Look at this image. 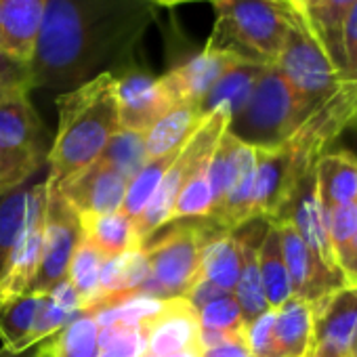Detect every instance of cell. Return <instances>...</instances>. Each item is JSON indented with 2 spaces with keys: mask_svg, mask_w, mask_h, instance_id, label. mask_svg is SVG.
Wrapping results in <instances>:
<instances>
[{
  "mask_svg": "<svg viewBox=\"0 0 357 357\" xmlns=\"http://www.w3.org/2000/svg\"><path fill=\"white\" fill-rule=\"evenodd\" d=\"M155 9L151 0H49L30 61L32 89L61 95L135 66Z\"/></svg>",
  "mask_w": 357,
  "mask_h": 357,
  "instance_id": "cell-1",
  "label": "cell"
},
{
  "mask_svg": "<svg viewBox=\"0 0 357 357\" xmlns=\"http://www.w3.org/2000/svg\"><path fill=\"white\" fill-rule=\"evenodd\" d=\"M355 122L357 84L344 82L342 89L317 107L280 147L255 149V217L273 221L298 183L315 170L317 160L328 153V147Z\"/></svg>",
  "mask_w": 357,
  "mask_h": 357,
  "instance_id": "cell-2",
  "label": "cell"
},
{
  "mask_svg": "<svg viewBox=\"0 0 357 357\" xmlns=\"http://www.w3.org/2000/svg\"><path fill=\"white\" fill-rule=\"evenodd\" d=\"M59 126L49 149L51 172L47 188L59 190L91 166L120 130L116 76L103 72L57 97Z\"/></svg>",
  "mask_w": 357,
  "mask_h": 357,
  "instance_id": "cell-3",
  "label": "cell"
},
{
  "mask_svg": "<svg viewBox=\"0 0 357 357\" xmlns=\"http://www.w3.org/2000/svg\"><path fill=\"white\" fill-rule=\"evenodd\" d=\"M215 26L204 49L273 66L298 9L292 0H213Z\"/></svg>",
  "mask_w": 357,
  "mask_h": 357,
  "instance_id": "cell-4",
  "label": "cell"
},
{
  "mask_svg": "<svg viewBox=\"0 0 357 357\" xmlns=\"http://www.w3.org/2000/svg\"><path fill=\"white\" fill-rule=\"evenodd\" d=\"M284 80L275 66H267L244 107L229 118L227 132L252 149H275L313 114Z\"/></svg>",
  "mask_w": 357,
  "mask_h": 357,
  "instance_id": "cell-5",
  "label": "cell"
},
{
  "mask_svg": "<svg viewBox=\"0 0 357 357\" xmlns=\"http://www.w3.org/2000/svg\"><path fill=\"white\" fill-rule=\"evenodd\" d=\"M217 229L208 219H196V223L174 225L162 238L143 244L149 278L137 296L158 301L185 296L200 278L204 244Z\"/></svg>",
  "mask_w": 357,
  "mask_h": 357,
  "instance_id": "cell-6",
  "label": "cell"
},
{
  "mask_svg": "<svg viewBox=\"0 0 357 357\" xmlns=\"http://www.w3.org/2000/svg\"><path fill=\"white\" fill-rule=\"evenodd\" d=\"M227 124H229V112L217 109V112L208 114L204 118V122L200 124V128L190 137V141L181 147V151L176 153V158L164 172L151 200L139 213V217L132 221L135 236H137L141 248H143V244L149 242V238L160 227H164L168 223V215H170L178 194H181L183 188L192 181L194 174L211 162L217 143L221 141V137L227 130Z\"/></svg>",
  "mask_w": 357,
  "mask_h": 357,
  "instance_id": "cell-7",
  "label": "cell"
},
{
  "mask_svg": "<svg viewBox=\"0 0 357 357\" xmlns=\"http://www.w3.org/2000/svg\"><path fill=\"white\" fill-rule=\"evenodd\" d=\"M273 66L311 109L321 107L344 84L319 40L313 36L301 9L292 20L288 36Z\"/></svg>",
  "mask_w": 357,
  "mask_h": 357,
  "instance_id": "cell-8",
  "label": "cell"
},
{
  "mask_svg": "<svg viewBox=\"0 0 357 357\" xmlns=\"http://www.w3.org/2000/svg\"><path fill=\"white\" fill-rule=\"evenodd\" d=\"M82 238L80 217L66 202L57 190L47 188V208H45V231H43V252L40 267L32 292L51 294L66 280L76 246Z\"/></svg>",
  "mask_w": 357,
  "mask_h": 357,
  "instance_id": "cell-9",
  "label": "cell"
},
{
  "mask_svg": "<svg viewBox=\"0 0 357 357\" xmlns=\"http://www.w3.org/2000/svg\"><path fill=\"white\" fill-rule=\"evenodd\" d=\"M114 76L120 128L124 130L145 135L162 116L178 105L164 78L141 70L137 63L114 72Z\"/></svg>",
  "mask_w": 357,
  "mask_h": 357,
  "instance_id": "cell-10",
  "label": "cell"
},
{
  "mask_svg": "<svg viewBox=\"0 0 357 357\" xmlns=\"http://www.w3.org/2000/svg\"><path fill=\"white\" fill-rule=\"evenodd\" d=\"M275 225L282 236L284 261H286L288 275H290L292 296L309 305H315L328 298L332 292L347 286L340 269L326 263L315 250H311L290 223L278 221Z\"/></svg>",
  "mask_w": 357,
  "mask_h": 357,
  "instance_id": "cell-11",
  "label": "cell"
},
{
  "mask_svg": "<svg viewBox=\"0 0 357 357\" xmlns=\"http://www.w3.org/2000/svg\"><path fill=\"white\" fill-rule=\"evenodd\" d=\"M145 336L143 355H172L183 351H202L200 317L196 307L183 298H166L141 321Z\"/></svg>",
  "mask_w": 357,
  "mask_h": 357,
  "instance_id": "cell-12",
  "label": "cell"
},
{
  "mask_svg": "<svg viewBox=\"0 0 357 357\" xmlns=\"http://www.w3.org/2000/svg\"><path fill=\"white\" fill-rule=\"evenodd\" d=\"M45 208H47V183L30 185L24 227L15 246L11 269L0 286V303L32 292V286L40 267L43 231H45Z\"/></svg>",
  "mask_w": 357,
  "mask_h": 357,
  "instance_id": "cell-13",
  "label": "cell"
},
{
  "mask_svg": "<svg viewBox=\"0 0 357 357\" xmlns=\"http://www.w3.org/2000/svg\"><path fill=\"white\" fill-rule=\"evenodd\" d=\"M128 183L130 181L122 172H118L105 160L97 158L91 166L66 181L57 192L82 219L120 211Z\"/></svg>",
  "mask_w": 357,
  "mask_h": 357,
  "instance_id": "cell-14",
  "label": "cell"
},
{
  "mask_svg": "<svg viewBox=\"0 0 357 357\" xmlns=\"http://www.w3.org/2000/svg\"><path fill=\"white\" fill-rule=\"evenodd\" d=\"M313 309V351L349 357L357 340V288L344 286Z\"/></svg>",
  "mask_w": 357,
  "mask_h": 357,
  "instance_id": "cell-15",
  "label": "cell"
},
{
  "mask_svg": "<svg viewBox=\"0 0 357 357\" xmlns=\"http://www.w3.org/2000/svg\"><path fill=\"white\" fill-rule=\"evenodd\" d=\"M269 225L271 223L267 219H252L242 227L234 229L240 244V278L234 288V296L242 309V317L246 326L269 311L261 284V271H259V248Z\"/></svg>",
  "mask_w": 357,
  "mask_h": 357,
  "instance_id": "cell-16",
  "label": "cell"
},
{
  "mask_svg": "<svg viewBox=\"0 0 357 357\" xmlns=\"http://www.w3.org/2000/svg\"><path fill=\"white\" fill-rule=\"evenodd\" d=\"M0 147L47 155L45 126L30 101V89L0 91Z\"/></svg>",
  "mask_w": 357,
  "mask_h": 357,
  "instance_id": "cell-17",
  "label": "cell"
},
{
  "mask_svg": "<svg viewBox=\"0 0 357 357\" xmlns=\"http://www.w3.org/2000/svg\"><path fill=\"white\" fill-rule=\"evenodd\" d=\"M240 61L242 59L229 53L204 49L198 55L190 57L188 61H183L181 66L162 74V78L168 84L176 103L200 105V101L211 93V89L221 80V76Z\"/></svg>",
  "mask_w": 357,
  "mask_h": 357,
  "instance_id": "cell-18",
  "label": "cell"
},
{
  "mask_svg": "<svg viewBox=\"0 0 357 357\" xmlns=\"http://www.w3.org/2000/svg\"><path fill=\"white\" fill-rule=\"evenodd\" d=\"M49 0H0V51L30 63Z\"/></svg>",
  "mask_w": 357,
  "mask_h": 357,
  "instance_id": "cell-19",
  "label": "cell"
},
{
  "mask_svg": "<svg viewBox=\"0 0 357 357\" xmlns=\"http://www.w3.org/2000/svg\"><path fill=\"white\" fill-rule=\"evenodd\" d=\"M315 190L324 219L344 206L357 204V158L324 153L315 164Z\"/></svg>",
  "mask_w": 357,
  "mask_h": 357,
  "instance_id": "cell-20",
  "label": "cell"
},
{
  "mask_svg": "<svg viewBox=\"0 0 357 357\" xmlns=\"http://www.w3.org/2000/svg\"><path fill=\"white\" fill-rule=\"evenodd\" d=\"M273 311V340L280 357H309L313 351L311 305L290 296L280 309Z\"/></svg>",
  "mask_w": 357,
  "mask_h": 357,
  "instance_id": "cell-21",
  "label": "cell"
},
{
  "mask_svg": "<svg viewBox=\"0 0 357 357\" xmlns=\"http://www.w3.org/2000/svg\"><path fill=\"white\" fill-rule=\"evenodd\" d=\"M267 66L252 63V61H240L231 70H227L221 80L211 89V93L200 101V114L208 116L217 109L229 112V118L236 116L244 103L248 101L255 84L259 82L261 74L265 72Z\"/></svg>",
  "mask_w": 357,
  "mask_h": 357,
  "instance_id": "cell-22",
  "label": "cell"
},
{
  "mask_svg": "<svg viewBox=\"0 0 357 357\" xmlns=\"http://www.w3.org/2000/svg\"><path fill=\"white\" fill-rule=\"evenodd\" d=\"M206 116L200 114L194 103H178L166 116H162L143 137L147 158H158L168 151L183 147L190 137L200 128Z\"/></svg>",
  "mask_w": 357,
  "mask_h": 357,
  "instance_id": "cell-23",
  "label": "cell"
},
{
  "mask_svg": "<svg viewBox=\"0 0 357 357\" xmlns=\"http://www.w3.org/2000/svg\"><path fill=\"white\" fill-rule=\"evenodd\" d=\"M240 278V244L234 231L217 229L204 244L200 278L223 292H234Z\"/></svg>",
  "mask_w": 357,
  "mask_h": 357,
  "instance_id": "cell-24",
  "label": "cell"
},
{
  "mask_svg": "<svg viewBox=\"0 0 357 357\" xmlns=\"http://www.w3.org/2000/svg\"><path fill=\"white\" fill-rule=\"evenodd\" d=\"M43 301L45 294L28 292L0 303V340H3L5 349L22 353L36 347L34 328Z\"/></svg>",
  "mask_w": 357,
  "mask_h": 357,
  "instance_id": "cell-25",
  "label": "cell"
},
{
  "mask_svg": "<svg viewBox=\"0 0 357 357\" xmlns=\"http://www.w3.org/2000/svg\"><path fill=\"white\" fill-rule=\"evenodd\" d=\"M80 227H82V238L86 242H91L103 255L105 261L116 259L128 250L141 248V244L135 236L132 219L120 211L107 213V215L82 217Z\"/></svg>",
  "mask_w": 357,
  "mask_h": 357,
  "instance_id": "cell-26",
  "label": "cell"
},
{
  "mask_svg": "<svg viewBox=\"0 0 357 357\" xmlns=\"http://www.w3.org/2000/svg\"><path fill=\"white\" fill-rule=\"evenodd\" d=\"M271 223V221H269ZM259 271H261V284L265 292V301L269 309H280L290 296V275L284 261V248H282V236L275 223L269 225L261 248H259Z\"/></svg>",
  "mask_w": 357,
  "mask_h": 357,
  "instance_id": "cell-27",
  "label": "cell"
},
{
  "mask_svg": "<svg viewBox=\"0 0 357 357\" xmlns=\"http://www.w3.org/2000/svg\"><path fill=\"white\" fill-rule=\"evenodd\" d=\"M47 357H97L99 324L89 311L76 313L61 330L43 340Z\"/></svg>",
  "mask_w": 357,
  "mask_h": 357,
  "instance_id": "cell-28",
  "label": "cell"
},
{
  "mask_svg": "<svg viewBox=\"0 0 357 357\" xmlns=\"http://www.w3.org/2000/svg\"><path fill=\"white\" fill-rule=\"evenodd\" d=\"M355 5V0H321L319 5L301 11L313 32V36L319 40L321 49L334 63V68L340 74L342 68V51H340V32L347 13Z\"/></svg>",
  "mask_w": 357,
  "mask_h": 357,
  "instance_id": "cell-29",
  "label": "cell"
},
{
  "mask_svg": "<svg viewBox=\"0 0 357 357\" xmlns=\"http://www.w3.org/2000/svg\"><path fill=\"white\" fill-rule=\"evenodd\" d=\"M28 194H30L28 183L9 192H0V286H3L11 269L15 246L24 227Z\"/></svg>",
  "mask_w": 357,
  "mask_h": 357,
  "instance_id": "cell-30",
  "label": "cell"
},
{
  "mask_svg": "<svg viewBox=\"0 0 357 357\" xmlns=\"http://www.w3.org/2000/svg\"><path fill=\"white\" fill-rule=\"evenodd\" d=\"M198 317H200V344H202V349L217 344V342L225 340L227 336H234V334L246 330L242 309H240L234 292H227L219 298H213L211 303L200 307Z\"/></svg>",
  "mask_w": 357,
  "mask_h": 357,
  "instance_id": "cell-31",
  "label": "cell"
},
{
  "mask_svg": "<svg viewBox=\"0 0 357 357\" xmlns=\"http://www.w3.org/2000/svg\"><path fill=\"white\" fill-rule=\"evenodd\" d=\"M103 263V255L91 242L80 238L68 269V284L80 303V311L91 309L99 298V278Z\"/></svg>",
  "mask_w": 357,
  "mask_h": 357,
  "instance_id": "cell-32",
  "label": "cell"
},
{
  "mask_svg": "<svg viewBox=\"0 0 357 357\" xmlns=\"http://www.w3.org/2000/svg\"><path fill=\"white\" fill-rule=\"evenodd\" d=\"M181 151V147L174 149V151H168L164 155H158V158H149L143 168L130 178L128 183V190H126V196H124V202L120 206V213H124L126 217H130L132 221L139 217V213L147 206V202L151 200L153 192L158 190L160 181L164 172L168 170V166L172 164V160L176 158V153Z\"/></svg>",
  "mask_w": 357,
  "mask_h": 357,
  "instance_id": "cell-33",
  "label": "cell"
},
{
  "mask_svg": "<svg viewBox=\"0 0 357 357\" xmlns=\"http://www.w3.org/2000/svg\"><path fill=\"white\" fill-rule=\"evenodd\" d=\"M101 160H105L107 164H112L118 172H122L128 181L143 168V164L149 160L147 151H145V137L143 132H132V130H124L120 128L109 143L105 145V149L99 155Z\"/></svg>",
  "mask_w": 357,
  "mask_h": 357,
  "instance_id": "cell-34",
  "label": "cell"
},
{
  "mask_svg": "<svg viewBox=\"0 0 357 357\" xmlns=\"http://www.w3.org/2000/svg\"><path fill=\"white\" fill-rule=\"evenodd\" d=\"M211 164V162H208ZM208 164L200 168L192 181L178 194L170 215L168 223H174L178 219H208L213 208V196L208 185Z\"/></svg>",
  "mask_w": 357,
  "mask_h": 357,
  "instance_id": "cell-35",
  "label": "cell"
},
{
  "mask_svg": "<svg viewBox=\"0 0 357 357\" xmlns=\"http://www.w3.org/2000/svg\"><path fill=\"white\" fill-rule=\"evenodd\" d=\"M145 353V336L141 324H109L99 328L97 357H141Z\"/></svg>",
  "mask_w": 357,
  "mask_h": 357,
  "instance_id": "cell-36",
  "label": "cell"
},
{
  "mask_svg": "<svg viewBox=\"0 0 357 357\" xmlns=\"http://www.w3.org/2000/svg\"><path fill=\"white\" fill-rule=\"evenodd\" d=\"M45 158L47 155L0 147V192H9L20 185H26L38 172Z\"/></svg>",
  "mask_w": 357,
  "mask_h": 357,
  "instance_id": "cell-37",
  "label": "cell"
},
{
  "mask_svg": "<svg viewBox=\"0 0 357 357\" xmlns=\"http://www.w3.org/2000/svg\"><path fill=\"white\" fill-rule=\"evenodd\" d=\"M340 51H342V68L340 76L344 82L357 84V0L344 17L340 32Z\"/></svg>",
  "mask_w": 357,
  "mask_h": 357,
  "instance_id": "cell-38",
  "label": "cell"
},
{
  "mask_svg": "<svg viewBox=\"0 0 357 357\" xmlns=\"http://www.w3.org/2000/svg\"><path fill=\"white\" fill-rule=\"evenodd\" d=\"M9 89H30L32 91V72L30 63H24L9 53L0 51V91Z\"/></svg>",
  "mask_w": 357,
  "mask_h": 357,
  "instance_id": "cell-39",
  "label": "cell"
},
{
  "mask_svg": "<svg viewBox=\"0 0 357 357\" xmlns=\"http://www.w3.org/2000/svg\"><path fill=\"white\" fill-rule=\"evenodd\" d=\"M200 357H252L248 340H246V330L234 336H227L225 340L217 344L204 347L200 351Z\"/></svg>",
  "mask_w": 357,
  "mask_h": 357,
  "instance_id": "cell-40",
  "label": "cell"
},
{
  "mask_svg": "<svg viewBox=\"0 0 357 357\" xmlns=\"http://www.w3.org/2000/svg\"><path fill=\"white\" fill-rule=\"evenodd\" d=\"M0 357H47V351H45V342H38L36 347L28 349V351H22V353H15V351H9V349H0Z\"/></svg>",
  "mask_w": 357,
  "mask_h": 357,
  "instance_id": "cell-41",
  "label": "cell"
},
{
  "mask_svg": "<svg viewBox=\"0 0 357 357\" xmlns=\"http://www.w3.org/2000/svg\"><path fill=\"white\" fill-rule=\"evenodd\" d=\"M155 7H178V5H188V3H200V0H151ZM213 3V0H208Z\"/></svg>",
  "mask_w": 357,
  "mask_h": 357,
  "instance_id": "cell-42",
  "label": "cell"
},
{
  "mask_svg": "<svg viewBox=\"0 0 357 357\" xmlns=\"http://www.w3.org/2000/svg\"><path fill=\"white\" fill-rule=\"evenodd\" d=\"M292 3H294L301 11H307V9H311V7L319 5L321 0H292Z\"/></svg>",
  "mask_w": 357,
  "mask_h": 357,
  "instance_id": "cell-43",
  "label": "cell"
},
{
  "mask_svg": "<svg viewBox=\"0 0 357 357\" xmlns=\"http://www.w3.org/2000/svg\"><path fill=\"white\" fill-rule=\"evenodd\" d=\"M309 357H338V355H330V353H324V351H311Z\"/></svg>",
  "mask_w": 357,
  "mask_h": 357,
  "instance_id": "cell-44",
  "label": "cell"
},
{
  "mask_svg": "<svg viewBox=\"0 0 357 357\" xmlns=\"http://www.w3.org/2000/svg\"><path fill=\"white\" fill-rule=\"evenodd\" d=\"M349 357H357V340L353 342V347H351V353H349Z\"/></svg>",
  "mask_w": 357,
  "mask_h": 357,
  "instance_id": "cell-45",
  "label": "cell"
},
{
  "mask_svg": "<svg viewBox=\"0 0 357 357\" xmlns=\"http://www.w3.org/2000/svg\"><path fill=\"white\" fill-rule=\"evenodd\" d=\"M355 124H357V122H355Z\"/></svg>",
  "mask_w": 357,
  "mask_h": 357,
  "instance_id": "cell-46",
  "label": "cell"
}]
</instances>
